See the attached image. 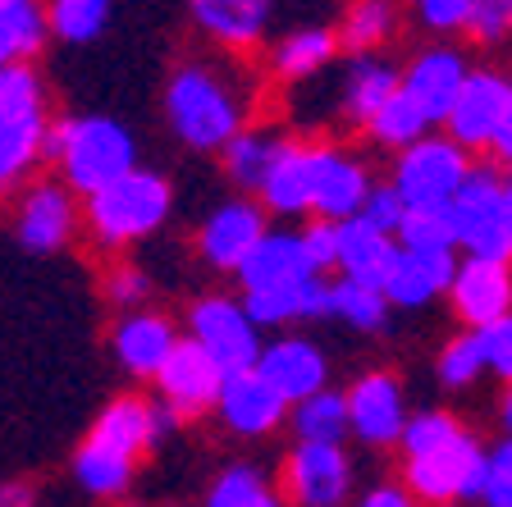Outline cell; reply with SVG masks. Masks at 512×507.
Segmentation results:
<instances>
[{
  "instance_id": "5b68a950",
  "label": "cell",
  "mask_w": 512,
  "mask_h": 507,
  "mask_svg": "<svg viewBox=\"0 0 512 507\" xmlns=\"http://www.w3.org/2000/svg\"><path fill=\"white\" fill-rule=\"evenodd\" d=\"M471 169V156L453 138L430 128L426 138H416L412 147L394 151V169H389V188L403 197L407 211H444L453 192L462 188Z\"/></svg>"
},
{
  "instance_id": "f1b7e54d",
  "label": "cell",
  "mask_w": 512,
  "mask_h": 507,
  "mask_svg": "<svg viewBox=\"0 0 512 507\" xmlns=\"http://www.w3.org/2000/svg\"><path fill=\"white\" fill-rule=\"evenodd\" d=\"M398 92V64L380 60V55H352L348 74H343V115L352 124H362Z\"/></svg>"
},
{
  "instance_id": "8992f818",
  "label": "cell",
  "mask_w": 512,
  "mask_h": 507,
  "mask_svg": "<svg viewBox=\"0 0 512 507\" xmlns=\"http://www.w3.org/2000/svg\"><path fill=\"white\" fill-rule=\"evenodd\" d=\"M480 471H485V444L471 430L458 439L430 448L421 457H403V485L421 507H462L480 498Z\"/></svg>"
},
{
  "instance_id": "d4e9b609",
  "label": "cell",
  "mask_w": 512,
  "mask_h": 507,
  "mask_svg": "<svg viewBox=\"0 0 512 507\" xmlns=\"http://www.w3.org/2000/svg\"><path fill=\"white\" fill-rule=\"evenodd\" d=\"M243 293H266V288H284L298 284V279L311 275L307 256H302V243L293 229H266V238L243 256V265L234 270Z\"/></svg>"
},
{
  "instance_id": "d6a6232c",
  "label": "cell",
  "mask_w": 512,
  "mask_h": 507,
  "mask_svg": "<svg viewBox=\"0 0 512 507\" xmlns=\"http://www.w3.org/2000/svg\"><path fill=\"white\" fill-rule=\"evenodd\" d=\"M339 51L348 55H375L398 32V5L394 0H352L339 28Z\"/></svg>"
},
{
  "instance_id": "7dc6e473",
  "label": "cell",
  "mask_w": 512,
  "mask_h": 507,
  "mask_svg": "<svg viewBox=\"0 0 512 507\" xmlns=\"http://www.w3.org/2000/svg\"><path fill=\"white\" fill-rule=\"evenodd\" d=\"M298 243H302V256H307V265H311V275H330V270H334V247H339L334 220H311V224H302Z\"/></svg>"
},
{
  "instance_id": "b9f144b4",
  "label": "cell",
  "mask_w": 512,
  "mask_h": 507,
  "mask_svg": "<svg viewBox=\"0 0 512 507\" xmlns=\"http://www.w3.org/2000/svg\"><path fill=\"white\" fill-rule=\"evenodd\" d=\"M476 46H499L512 37V0H471V14L462 23Z\"/></svg>"
},
{
  "instance_id": "4dcf8cb0",
  "label": "cell",
  "mask_w": 512,
  "mask_h": 507,
  "mask_svg": "<svg viewBox=\"0 0 512 507\" xmlns=\"http://www.w3.org/2000/svg\"><path fill=\"white\" fill-rule=\"evenodd\" d=\"M42 0H0V64H32L46 51Z\"/></svg>"
},
{
  "instance_id": "db71d44e",
  "label": "cell",
  "mask_w": 512,
  "mask_h": 507,
  "mask_svg": "<svg viewBox=\"0 0 512 507\" xmlns=\"http://www.w3.org/2000/svg\"><path fill=\"white\" fill-rule=\"evenodd\" d=\"M503 215H508V229H512V174L503 179Z\"/></svg>"
},
{
  "instance_id": "bcb514c9",
  "label": "cell",
  "mask_w": 512,
  "mask_h": 507,
  "mask_svg": "<svg viewBox=\"0 0 512 507\" xmlns=\"http://www.w3.org/2000/svg\"><path fill=\"white\" fill-rule=\"evenodd\" d=\"M357 215H362L366 224H375L380 233H389V238H394V229L403 224L407 206H403V197L389 188V179H384V183H371V192H366V201H362V211H357Z\"/></svg>"
},
{
  "instance_id": "4fadbf2b",
  "label": "cell",
  "mask_w": 512,
  "mask_h": 507,
  "mask_svg": "<svg viewBox=\"0 0 512 507\" xmlns=\"http://www.w3.org/2000/svg\"><path fill=\"white\" fill-rule=\"evenodd\" d=\"M508 92H512V83L499 74V69H467V78H462L444 124H439L444 138H453L467 156L471 151H485L503 106H508Z\"/></svg>"
},
{
  "instance_id": "2e32d148",
  "label": "cell",
  "mask_w": 512,
  "mask_h": 507,
  "mask_svg": "<svg viewBox=\"0 0 512 507\" xmlns=\"http://www.w3.org/2000/svg\"><path fill=\"white\" fill-rule=\"evenodd\" d=\"M252 370L288 402V407L330 384V357L302 334H284V338H275V343H261Z\"/></svg>"
},
{
  "instance_id": "681fc988",
  "label": "cell",
  "mask_w": 512,
  "mask_h": 507,
  "mask_svg": "<svg viewBox=\"0 0 512 507\" xmlns=\"http://www.w3.org/2000/svg\"><path fill=\"white\" fill-rule=\"evenodd\" d=\"M352 507H421V503L412 498V489H407V485H394V480H380V485L362 489Z\"/></svg>"
},
{
  "instance_id": "ffe728a7",
  "label": "cell",
  "mask_w": 512,
  "mask_h": 507,
  "mask_svg": "<svg viewBox=\"0 0 512 507\" xmlns=\"http://www.w3.org/2000/svg\"><path fill=\"white\" fill-rule=\"evenodd\" d=\"M46 133H51L46 106L0 110V201L37 174V165L46 160Z\"/></svg>"
},
{
  "instance_id": "ee69618b",
  "label": "cell",
  "mask_w": 512,
  "mask_h": 507,
  "mask_svg": "<svg viewBox=\"0 0 512 507\" xmlns=\"http://www.w3.org/2000/svg\"><path fill=\"white\" fill-rule=\"evenodd\" d=\"M106 302L110 307H119V311H138L142 302L151 297V275L142 270V265H128V261H119L115 270L106 275Z\"/></svg>"
},
{
  "instance_id": "5bb4252c",
  "label": "cell",
  "mask_w": 512,
  "mask_h": 507,
  "mask_svg": "<svg viewBox=\"0 0 512 507\" xmlns=\"http://www.w3.org/2000/svg\"><path fill=\"white\" fill-rule=\"evenodd\" d=\"M448 302L453 316L467 329H485L512 311V261H480V256H458L453 279H448Z\"/></svg>"
},
{
  "instance_id": "f907efd6",
  "label": "cell",
  "mask_w": 512,
  "mask_h": 507,
  "mask_svg": "<svg viewBox=\"0 0 512 507\" xmlns=\"http://www.w3.org/2000/svg\"><path fill=\"white\" fill-rule=\"evenodd\" d=\"M485 151L494 156V165L512 174V92H508V106H503V115H499V124H494L490 147H485Z\"/></svg>"
},
{
  "instance_id": "9a60e30c",
  "label": "cell",
  "mask_w": 512,
  "mask_h": 507,
  "mask_svg": "<svg viewBox=\"0 0 512 507\" xmlns=\"http://www.w3.org/2000/svg\"><path fill=\"white\" fill-rule=\"evenodd\" d=\"M467 69L471 64L458 46H426V51L412 55L407 69H398V92L426 115L430 128H439L448 106H453V96H458L462 78H467Z\"/></svg>"
},
{
  "instance_id": "3957f363",
  "label": "cell",
  "mask_w": 512,
  "mask_h": 507,
  "mask_svg": "<svg viewBox=\"0 0 512 507\" xmlns=\"http://www.w3.org/2000/svg\"><path fill=\"white\" fill-rule=\"evenodd\" d=\"M174 211V188L156 169H128L115 183L96 188L83 206V224L96 238V247L106 252H124V247L142 243L151 233L165 229Z\"/></svg>"
},
{
  "instance_id": "1f68e13d",
  "label": "cell",
  "mask_w": 512,
  "mask_h": 507,
  "mask_svg": "<svg viewBox=\"0 0 512 507\" xmlns=\"http://www.w3.org/2000/svg\"><path fill=\"white\" fill-rule=\"evenodd\" d=\"M288 425L298 434V444H343L348 439V402L343 389H325L288 407Z\"/></svg>"
},
{
  "instance_id": "7c38bea8",
  "label": "cell",
  "mask_w": 512,
  "mask_h": 507,
  "mask_svg": "<svg viewBox=\"0 0 512 507\" xmlns=\"http://www.w3.org/2000/svg\"><path fill=\"white\" fill-rule=\"evenodd\" d=\"M266 229H270L266 206L256 197H243V192H238V197L211 206V215L202 220V233H197V252H202V261L211 265V270L234 275L238 265H243V256L266 238Z\"/></svg>"
},
{
  "instance_id": "ac0fdd59",
  "label": "cell",
  "mask_w": 512,
  "mask_h": 507,
  "mask_svg": "<svg viewBox=\"0 0 512 507\" xmlns=\"http://www.w3.org/2000/svg\"><path fill=\"white\" fill-rule=\"evenodd\" d=\"M371 169L352 151L316 142V183H311V215L316 220H352L362 211L366 192H371Z\"/></svg>"
},
{
  "instance_id": "44dd1931",
  "label": "cell",
  "mask_w": 512,
  "mask_h": 507,
  "mask_svg": "<svg viewBox=\"0 0 512 507\" xmlns=\"http://www.w3.org/2000/svg\"><path fill=\"white\" fill-rule=\"evenodd\" d=\"M179 343V329H174L170 316H160V311H124L110 329V352H115L119 370L133 375V380H151L160 370V361L170 357V348Z\"/></svg>"
},
{
  "instance_id": "ab89813d",
  "label": "cell",
  "mask_w": 512,
  "mask_h": 507,
  "mask_svg": "<svg viewBox=\"0 0 512 507\" xmlns=\"http://www.w3.org/2000/svg\"><path fill=\"white\" fill-rule=\"evenodd\" d=\"M394 243L407 252H458L444 211H407L403 224L394 229Z\"/></svg>"
},
{
  "instance_id": "484cf974",
  "label": "cell",
  "mask_w": 512,
  "mask_h": 507,
  "mask_svg": "<svg viewBox=\"0 0 512 507\" xmlns=\"http://www.w3.org/2000/svg\"><path fill=\"white\" fill-rule=\"evenodd\" d=\"M311 183H316V142H288L256 197L266 215L293 220V215H311Z\"/></svg>"
},
{
  "instance_id": "d590c367",
  "label": "cell",
  "mask_w": 512,
  "mask_h": 507,
  "mask_svg": "<svg viewBox=\"0 0 512 507\" xmlns=\"http://www.w3.org/2000/svg\"><path fill=\"white\" fill-rule=\"evenodd\" d=\"M202 507H288V503L256 466H224L215 485L206 489Z\"/></svg>"
},
{
  "instance_id": "60d3db41",
  "label": "cell",
  "mask_w": 512,
  "mask_h": 507,
  "mask_svg": "<svg viewBox=\"0 0 512 507\" xmlns=\"http://www.w3.org/2000/svg\"><path fill=\"white\" fill-rule=\"evenodd\" d=\"M480 507H512V434L485 448V471H480Z\"/></svg>"
},
{
  "instance_id": "7a4b0ae2",
  "label": "cell",
  "mask_w": 512,
  "mask_h": 507,
  "mask_svg": "<svg viewBox=\"0 0 512 507\" xmlns=\"http://www.w3.org/2000/svg\"><path fill=\"white\" fill-rule=\"evenodd\" d=\"M46 160L60 169V183L74 197H92L96 188L138 169V138L110 115H69L46 133Z\"/></svg>"
},
{
  "instance_id": "30bf717a",
  "label": "cell",
  "mask_w": 512,
  "mask_h": 507,
  "mask_svg": "<svg viewBox=\"0 0 512 507\" xmlns=\"http://www.w3.org/2000/svg\"><path fill=\"white\" fill-rule=\"evenodd\" d=\"M156 384L160 402L170 407L179 421H192V416H206L215 412V398H220V384H224V370L206 357L188 334L179 338L170 348V357L160 361V370L151 375Z\"/></svg>"
},
{
  "instance_id": "e0dca14e",
  "label": "cell",
  "mask_w": 512,
  "mask_h": 507,
  "mask_svg": "<svg viewBox=\"0 0 512 507\" xmlns=\"http://www.w3.org/2000/svg\"><path fill=\"white\" fill-rule=\"evenodd\" d=\"M453 265H458V252H407L394 243V256L380 275V297L389 302V311H421L435 297H444Z\"/></svg>"
},
{
  "instance_id": "52a82bcc",
  "label": "cell",
  "mask_w": 512,
  "mask_h": 507,
  "mask_svg": "<svg viewBox=\"0 0 512 507\" xmlns=\"http://www.w3.org/2000/svg\"><path fill=\"white\" fill-rule=\"evenodd\" d=\"M188 338L224 375L234 370H252L256 366V352H261V329L252 325V316L243 311V302L234 297H197L188 307Z\"/></svg>"
},
{
  "instance_id": "cb8c5ba5",
  "label": "cell",
  "mask_w": 512,
  "mask_h": 507,
  "mask_svg": "<svg viewBox=\"0 0 512 507\" xmlns=\"http://www.w3.org/2000/svg\"><path fill=\"white\" fill-rule=\"evenodd\" d=\"M288 133H279V128H266V124H247L243 133H234V138L220 147V165H224V179L234 183L243 197H256L261 192V183L270 179V169H275V160L284 156L288 147Z\"/></svg>"
},
{
  "instance_id": "f546056e",
  "label": "cell",
  "mask_w": 512,
  "mask_h": 507,
  "mask_svg": "<svg viewBox=\"0 0 512 507\" xmlns=\"http://www.w3.org/2000/svg\"><path fill=\"white\" fill-rule=\"evenodd\" d=\"M69 476L83 489L87 498H101V503H119V498L133 489V476H138V462L133 457H119L110 448H96L83 439V448L69 462Z\"/></svg>"
},
{
  "instance_id": "74e56055",
  "label": "cell",
  "mask_w": 512,
  "mask_h": 507,
  "mask_svg": "<svg viewBox=\"0 0 512 507\" xmlns=\"http://www.w3.org/2000/svg\"><path fill=\"white\" fill-rule=\"evenodd\" d=\"M462 430H467V425H462L453 412H444V407L407 412V425H403V434H398V448H403V457H421V453H430V448L448 444V439H458Z\"/></svg>"
},
{
  "instance_id": "c3c4849f",
  "label": "cell",
  "mask_w": 512,
  "mask_h": 507,
  "mask_svg": "<svg viewBox=\"0 0 512 507\" xmlns=\"http://www.w3.org/2000/svg\"><path fill=\"white\" fill-rule=\"evenodd\" d=\"M471 14V0H416V19L430 32H462Z\"/></svg>"
},
{
  "instance_id": "836d02e7",
  "label": "cell",
  "mask_w": 512,
  "mask_h": 507,
  "mask_svg": "<svg viewBox=\"0 0 512 507\" xmlns=\"http://www.w3.org/2000/svg\"><path fill=\"white\" fill-rule=\"evenodd\" d=\"M42 5H46V32L69 46L96 42L110 23V10H115V0H42Z\"/></svg>"
},
{
  "instance_id": "f6af8a7d",
  "label": "cell",
  "mask_w": 512,
  "mask_h": 507,
  "mask_svg": "<svg viewBox=\"0 0 512 507\" xmlns=\"http://www.w3.org/2000/svg\"><path fill=\"white\" fill-rule=\"evenodd\" d=\"M476 343H480V352H485V370L499 375L503 384H512V311L499 316L494 325L476 329Z\"/></svg>"
},
{
  "instance_id": "7402d4cb",
  "label": "cell",
  "mask_w": 512,
  "mask_h": 507,
  "mask_svg": "<svg viewBox=\"0 0 512 507\" xmlns=\"http://www.w3.org/2000/svg\"><path fill=\"white\" fill-rule=\"evenodd\" d=\"M188 14L220 51L234 55L261 46L270 14H275V0H188Z\"/></svg>"
},
{
  "instance_id": "8d00e7d4",
  "label": "cell",
  "mask_w": 512,
  "mask_h": 507,
  "mask_svg": "<svg viewBox=\"0 0 512 507\" xmlns=\"http://www.w3.org/2000/svg\"><path fill=\"white\" fill-rule=\"evenodd\" d=\"M366 133H371V142H380V147L403 151V147H412L416 138H426L430 124H426V115H421V110H416L403 92H394L371 119H366Z\"/></svg>"
},
{
  "instance_id": "6da1fadb",
  "label": "cell",
  "mask_w": 512,
  "mask_h": 507,
  "mask_svg": "<svg viewBox=\"0 0 512 507\" xmlns=\"http://www.w3.org/2000/svg\"><path fill=\"white\" fill-rule=\"evenodd\" d=\"M165 119L183 147L211 156L252 124V87L220 60H188L165 83Z\"/></svg>"
},
{
  "instance_id": "9c48e42d",
  "label": "cell",
  "mask_w": 512,
  "mask_h": 507,
  "mask_svg": "<svg viewBox=\"0 0 512 507\" xmlns=\"http://www.w3.org/2000/svg\"><path fill=\"white\" fill-rule=\"evenodd\" d=\"M348 434L362 448H394L407 425V389L394 370H366L343 389Z\"/></svg>"
},
{
  "instance_id": "4316f807",
  "label": "cell",
  "mask_w": 512,
  "mask_h": 507,
  "mask_svg": "<svg viewBox=\"0 0 512 507\" xmlns=\"http://www.w3.org/2000/svg\"><path fill=\"white\" fill-rule=\"evenodd\" d=\"M339 233V247H334V270L339 279H352V284H366V288H380V275L389 256H394V238L380 233L375 224H366L362 215L334 224Z\"/></svg>"
},
{
  "instance_id": "ba28073f",
  "label": "cell",
  "mask_w": 512,
  "mask_h": 507,
  "mask_svg": "<svg viewBox=\"0 0 512 507\" xmlns=\"http://www.w3.org/2000/svg\"><path fill=\"white\" fill-rule=\"evenodd\" d=\"M284 503L288 507H348L352 503V457L343 444H293L284 457Z\"/></svg>"
},
{
  "instance_id": "277c9868",
  "label": "cell",
  "mask_w": 512,
  "mask_h": 507,
  "mask_svg": "<svg viewBox=\"0 0 512 507\" xmlns=\"http://www.w3.org/2000/svg\"><path fill=\"white\" fill-rule=\"evenodd\" d=\"M453 247L480 261H512V229L503 215V174L494 165L467 169L462 188L444 206Z\"/></svg>"
},
{
  "instance_id": "e575fe53",
  "label": "cell",
  "mask_w": 512,
  "mask_h": 507,
  "mask_svg": "<svg viewBox=\"0 0 512 507\" xmlns=\"http://www.w3.org/2000/svg\"><path fill=\"white\" fill-rule=\"evenodd\" d=\"M330 316H339L357 334H384L389 329V302L380 297V288L330 279Z\"/></svg>"
},
{
  "instance_id": "7bdbcfd3",
  "label": "cell",
  "mask_w": 512,
  "mask_h": 507,
  "mask_svg": "<svg viewBox=\"0 0 512 507\" xmlns=\"http://www.w3.org/2000/svg\"><path fill=\"white\" fill-rule=\"evenodd\" d=\"M14 106H46L42 74L32 64H0V110Z\"/></svg>"
},
{
  "instance_id": "83f0119b",
  "label": "cell",
  "mask_w": 512,
  "mask_h": 507,
  "mask_svg": "<svg viewBox=\"0 0 512 507\" xmlns=\"http://www.w3.org/2000/svg\"><path fill=\"white\" fill-rule=\"evenodd\" d=\"M334 55H339V32L325 23H311V28H293L279 37L270 51V69L284 83H302V78H316Z\"/></svg>"
},
{
  "instance_id": "603a6c76",
  "label": "cell",
  "mask_w": 512,
  "mask_h": 507,
  "mask_svg": "<svg viewBox=\"0 0 512 507\" xmlns=\"http://www.w3.org/2000/svg\"><path fill=\"white\" fill-rule=\"evenodd\" d=\"M243 311L252 316L256 329L298 325V320H325L330 316V279L307 275L298 284L266 288V293H243Z\"/></svg>"
},
{
  "instance_id": "816d5d0a",
  "label": "cell",
  "mask_w": 512,
  "mask_h": 507,
  "mask_svg": "<svg viewBox=\"0 0 512 507\" xmlns=\"http://www.w3.org/2000/svg\"><path fill=\"white\" fill-rule=\"evenodd\" d=\"M0 507H37V489L28 480H0Z\"/></svg>"
},
{
  "instance_id": "f5cc1de1",
  "label": "cell",
  "mask_w": 512,
  "mask_h": 507,
  "mask_svg": "<svg viewBox=\"0 0 512 507\" xmlns=\"http://www.w3.org/2000/svg\"><path fill=\"white\" fill-rule=\"evenodd\" d=\"M499 421H503V434H512V384L503 393V407H499Z\"/></svg>"
},
{
  "instance_id": "8fae6325",
  "label": "cell",
  "mask_w": 512,
  "mask_h": 507,
  "mask_svg": "<svg viewBox=\"0 0 512 507\" xmlns=\"http://www.w3.org/2000/svg\"><path fill=\"white\" fill-rule=\"evenodd\" d=\"M78 197L64 188L60 179H37L23 188L19 197V211H14V238H19L28 252L37 256H51L64 252L74 243L78 233Z\"/></svg>"
},
{
  "instance_id": "d6986e66",
  "label": "cell",
  "mask_w": 512,
  "mask_h": 507,
  "mask_svg": "<svg viewBox=\"0 0 512 507\" xmlns=\"http://www.w3.org/2000/svg\"><path fill=\"white\" fill-rule=\"evenodd\" d=\"M215 416L224 421V430L243 434V439H266V434H275L288 421V402L256 370H234L220 384Z\"/></svg>"
},
{
  "instance_id": "f35d334b",
  "label": "cell",
  "mask_w": 512,
  "mask_h": 507,
  "mask_svg": "<svg viewBox=\"0 0 512 507\" xmlns=\"http://www.w3.org/2000/svg\"><path fill=\"white\" fill-rule=\"evenodd\" d=\"M435 375H439V384H444V389H471V384L485 375V352H480V343H476V329L453 334L444 348H439Z\"/></svg>"
}]
</instances>
